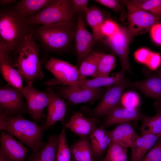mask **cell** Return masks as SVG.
Returning a JSON list of instances; mask_svg holds the SVG:
<instances>
[{"mask_svg":"<svg viewBox=\"0 0 161 161\" xmlns=\"http://www.w3.org/2000/svg\"><path fill=\"white\" fill-rule=\"evenodd\" d=\"M12 8L1 10L0 61L13 65L14 54L25 36L33 31Z\"/></svg>","mask_w":161,"mask_h":161,"instance_id":"obj_1","label":"cell"},{"mask_svg":"<svg viewBox=\"0 0 161 161\" xmlns=\"http://www.w3.org/2000/svg\"><path fill=\"white\" fill-rule=\"evenodd\" d=\"M35 39L32 31L18 46L14 56V67L27 84L32 85L36 80H42L44 76L39 58V45Z\"/></svg>","mask_w":161,"mask_h":161,"instance_id":"obj_2","label":"cell"},{"mask_svg":"<svg viewBox=\"0 0 161 161\" xmlns=\"http://www.w3.org/2000/svg\"><path fill=\"white\" fill-rule=\"evenodd\" d=\"M0 130L9 133L32 151L39 150L46 143L42 141L43 126L27 120L20 113L9 116L0 111Z\"/></svg>","mask_w":161,"mask_h":161,"instance_id":"obj_3","label":"cell"},{"mask_svg":"<svg viewBox=\"0 0 161 161\" xmlns=\"http://www.w3.org/2000/svg\"><path fill=\"white\" fill-rule=\"evenodd\" d=\"M77 22L75 21L55 24L40 25L33 32L44 50L49 52L66 51L74 39Z\"/></svg>","mask_w":161,"mask_h":161,"instance_id":"obj_4","label":"cell"},{"mask_svg":"<svg viewBox=\"0 0 161 161\" xmlns=\"http://www.w3.org/2000/svg\"><path fill=\"white\" fill-rule=\"evenodd\" d=\"M75 15L71 0H51L36 14L24 20L32 27L72 22L74 21Z\"/></svg>","mask_w":161,"mask_h":161,"instance_id":"obj_5","label":"cell"},{"mask_svg":"<svg viewBox=\"0 0 161 161\" xmlns=\"http://www.w3.org/2000/svg\"><path fill=\"white\" fill-rule=\"evenodd\" d=\"M45 67L54 77L42 82L43 85L49 87L69 85L86 79L81 75L76 66L57 58H50L45 63Z\"/></svg>","mask_w":161,"mask_h":161,"instance_id":"obj_6","label":"cell"},{"mask_svg":"<svg viewBox=\"0 0 161 161\" xmlns=\"http://www.w3.org/2000/svg\"><path fill=\"white\" fill-rule=\"evenodd\" d=\"M122 2L127 8L129 21L128 30L131 36L147 32L161 18L138 7L129 1Z\"/></svg>","mask_w":161,"mask_h":161,"instance_id":"obj_7","label":"cell"},{"mask_svg":"<svg viewBox=\"0 0 161 161\" xmlns=\"http://www.w3.org/2000/svg\"><path fill=\"white\" fill-rule=\"evenodd\" d=\"M55 92L61 98L74 104L92 103L101 98L105 93L102 88L90 89L75 84L58 87Z\"/></svg>","mask_w":161,"mask_h":161,"instance_id":"obj_8","label":"cell"},{"mask_svg":"<svg viewBox=\"0 0 161 161\" xmlns=\"http://www.w3.org/2000/svg\"><path fill=\"white\" fill-rule=\"evenodd\" d=\"M22 92L8 85L0 88V111L9 116L27 114Z\"/></svg>","mask_w":161,"mask_h":161,"instance_id":"obj_9","label":"cell"},{"mask_svg":"<svg viewBox=\"0 0 161 161\" xmlns=\"http://www.w3.org/2000/svg\"><path fill=\"white\" fill-rule=\"evenodd\" d=\"M129 83L128 81L125 80L120 83L107 86L99 104L89 112L90 117L97 119L106 115L120 104L122 93L125 89L129 87Z\"/></svg>","mask_w":161,"mask_h":161,"instance_id":"obj_10","label":"cell"},{"mask_svg":"<svg viewBox=\"0 0 161 161\" xmlns=\"http://www.w3.org/2000/svg\"><path fill=\"white\" fill-rule=\"evenodd\" d=\"M22 92L28 113L35 123L41 121L45 117L44 112L49 102L48 95L44 91L36 89L32 85L27 84Z\"/></svg>","mask_w":161,"mask_h":161,"instance_id":"obj_11","label":"cell"},{"mask_svg":"<svg viewBox=\"0 0 161 161\" xmlns=\"http://www.w3.org/2000/svg\"><path fill=\"white\" fill-rule=\"evenodd\" d=\"M0 141V155L7 161H25L32 151L5 131H1Z\"/></svg>","mask_w":161,"mask_h":161,"instance_id":"obj_12","label":"cell"},{"mask_svg":"<svg viewBox=\"0 0 161 161\" xmlns=\"http://www.w3.org/2000/svg\"><path fill=\"white\" fill-rule=\"evenodd\" d=\"M74 39L78 68L85 58L92 51L96 43L92 33L87 29L82 17L78 16Z\"/></svg>","mask_w":161,"mask_h":161,"instance_id":"obj_13","label":"cell"},{"mask_svg":"<svg viewBox=\"0 0 161 161\" xmlns=\"http://www.w3.org/2000/svg\"><path fill=\"white\" fill-rule=\"evenodd\" d=\"M131 36L128 30L120 27L119 32L110 37H106L105 42L119 57L123 71L130 70L129 61V45Z\"/></svg>","mask_w":161,"mask_h":161,"instance_id":"obj_14","label":"cell"},{"mask_svg":"<svg viewBox=\"0 0 161 161\" xmlns=\"http://www.w3.org/2000/svg\"><path fill=\"white\" fill-rule=\"evenodd\" d=\"M49 98L47 106V114L45 124L43 125L45 130L58 121H64L67 103L64 99L56 94L50 87L44 91Z\"/></svg>","mask_w":161,"mask_h":161,"instance_id":"obj_15","label":"cell"},{"mask_svg":"<svg viewBox=\"0 0 161 161\" xmlns=\"http://www.w3.org/2000/svg\"><path fill=\"white\" fill-rule=\"evenodd\" d=\"M144 115L139 107L134 109L126 108L120 104L114 108L107 115L103 126L104 128L132 120H142Z\"/></svg>","mask_w":161,"mask_h":161,"instance_id":"obj_16","label":"cell"},{"mask_svg":"<svg viewBox=\"0 0 161 161\" xmlns=\"http://www.w3.org/2000/svg\"><path fill=\"white\" fill-rule=\"evenodd\" d=\"M92 152V161H100L112 141L109 131L101 126L97 127L89 136Z\"/></svg>","mask_w":161,"mask_h":161,"instance_id":"obj_17","label":"cell"},{"mask_svg":"<svg viewBox=\"0 0 161 161\" xmlns=\"http://www.w3.org/2000/svg\"><path fill=\"white\" fill-rule=\"evenodd\" d=\"M97 119L84 117L81 113L77 112L66 123V126L80 138L89 136L97 127Z\"/></svg>","mask_w":161,"mask_h":161,"instance_id":"obj_18","label":"cell"},{"mask_svg":"<svg viewBox=\"0 0 161 161\" xmlns=\"http://www.w3.org/2000/svg\"><path fill=\"white\" fill-rule=\"evenodd\" d=\"M109 132L112 141L131 148L140 137L129 122L119 124Z\"/></svg>","mask_w":161,"mask_h":161,"instance_id":"obj_19","label":"cell"},{"mask_svg":"<svg viewBox=\"0 0 161 161\" xmlns=\"http://www.w3.org/2000/svg\"><path fill=\"white\" fill-rule=\"evenodd\" d=\"M58 144V135H49L48 142L43 148L37 151H31L28 154L26 161H56Z\"/></svg>","mask_w":161,"mask_h":161,"instance_id":"obj_20","label":"cell"},{"mask_svg":"<svg viewBox=\"0 0 161 161\" xmlns=\"http://www.w3.org/2000/svg\"><path fill=\"white\" fill-rule=\"evenodd\" d=\"M129 86L139 90L147 97L156 99V102L161 101V77L159 75L130 83Z\"/></svg>","mask_w":161,"mask_h":161,"instance_id":"obj_21","label":"cell"},{"mask_svg":"<svg viewBox=\"0 0 161 161\" xmlns=\"http://www.w3.org/2000/svg\"><path fill=\"white\" fill-rule=\"evenodd\" d=\"M161 137V135L152 134L140 136L131 148V161H141Z\"/></svg>","mask_w":161,"mask_h":161,"instance_id":"obj_22","label":"cell"},{"mask_svg":"<svg viewBox=\"0 0 161 161\" xmlns=\"http://www.w3.org/2000/svg\"><path fill=\"white\" fill-rule=\"evenodd\" d=\"M51 0H22L12 7L17 15L24 19L38 12L50 2Z\"/></svg>","mask_w":161,"mask_h":161,"instance_id":"obj_23","label":"cell"},{"mask_svg":"<svg viewBox=\"0 0 161 161\" xmlns=\"http://www.w3.org/2000/svg\"><path fill=\"white\" fill-rule=\"evenodd\" d=\"M124 77L125 72L122 71L110 77H97L92 79H85L72 84L87 88L97 89L120 83L125 80Z\"/></svg>","mask_w":161,"mask_h":161,"instance_id":"obj_24","label":"cell"},{"mask_svg":"<svg viewBox=\"0 0 161 161\" xmlns=\"http://www.w3.org/2000/svg\"><path fill=\"white\" fill-rule=\"evenodd\" d=\"M70 161H92V152L89 136L80 138L70 147Z\"/></svg>","mask_w":161,"mask_h":161,"instance_id":"obj_25","label":"cell"},{"mask_svg":"<svg viewBox=\"0 0 161 161\" xmlns=\"http://www.w3.org/2000/svg\"><path fill=\"white\" fill-rule=\"evenodd\" d=\"M85 18L88 24L91 27L92 34L97 43L103 38L100 32V28L106 18L103 12L99 7L91 6L88 7Z\"/></svg>","mask_w":161,"mask_h":161,"instance_id":"obj_26","label":"cell"},{"mask_svg":"<svg viewBox=\"0 0 161 161\" xmlns=\"http://www.w3.org/2000/svg\"><path fill=\"white\" fill-rule=\"evenodd\" d=\"M1 73L8 84L22 91L24 87L23 79L18 71L8 63L0 62Z\"/></svg>","mask_w":161,"mask_h":161,"instance_id":"obj_27","label":"cell"},{"mask_svg":"<svg viewBox=\"0 0 161 161\" xmlns=\"http://www.w3.org/2000/svg\"><path fill=\"white\" fill-rule=\"evenodd\" d=\"M157 112L152 117L144 116L140 130L142 135L152 134L161 135V104L155 106Z\"/></svg>","mask_w":161,"mask_h":161,"instance_id":"obj_28","label":"cell"},{"mask_svg":"<svg viewBox=\"0 0 161 161\" xmlns=\"http://www.w3.org/2000/svg\"><path fill=\"white\" fill-rule=\"evenodd\" d=\"M99 52L91 51L84 59L78 68L81 75L96 77Z\"/></svg>","mask_w":161,"mask_h":161,"instance_id":"obj_29","label":"cell"},{"mask_svg":"<svg viewBox=\"0 0 161 161\" xmlns=\"http://www.w3.org/2000/svg\"><path fill=\"white\" fill-rule=\"evenodd\" d=\"M116 63V58L114 54L99 52L96 78L109 77L110 72L114 68Z\"/></svg>","mask_w":161,"mask_h":161,"instance_id":"obj_30","label":"cell"},{"mask_svg":"<svg viewBox=\"0 0 161 161\" xmlns=\"http://www.w3.org/2000/svg\"><path fill=\"white\" fill-rule=\"evenodd\" d=\"M63 126L58 136V144L56 156V161H70L71 157V150L68 146L66 138V123H62Z\"/></svg>","mask_w":161,"mask_h":161,"instance_id":"obj_31","label":"cell"},{"mask_svg":"<svg viewBox=\"0 0 161 161\" xmlns=\"http://www.w3.org/2000/svg\"><path fill=\"white\" fill-rule=\"evenodd\" d=\"M127 148L119 143L112 141L105 156L100 161H127Z\"/></svg>","mask_w":161,"mask_h":161,"instance_id":"obj_32","label":"cell"},{"mask_svg":"<svg viewBox=\"0 0 161 161\" xmlns=\"http://www.w3.org/2000/svg\"><path fill=\"white\" fill-rule=\"evenodd\" d=\"M138 7L155 16L161 17V0H129Z\"/></svg>","mask_w":161,"mask_h":161,"instance_id":"obj_33","label":"cell"},{"mask_svg":"<svg viewBox=\"0 0 161 161\" xmlns=\"http://www.w3.org/2000/svg\"><path fill=\"white\" fill-rule=\"evenodd\" d=\"M140 100L138 95L133 91L127 92L122 95L120 99L121 105L126 108L134 109L139 107Z\"/></svg>","mask_w":161,"mask_h":161,"instance_id":"obj_34","label":"cell"},{"mask_svg":"<svg viewBox=\"0 0 161 161\" xmlns=\"http://www.w3.org/2000/svg\"><path fill=\"white\" fill-rule=\"evenodd\" d=\"M120 26L112 20L108 18L103 22L100 28L103 38L112 37L119 31Z\"/></svg>","mask_w":161,"mask_h":161,"instance_id":"obj_35","label":"cell"},{"mask_svg":"<svg viewBox=\"0 0 161 161\" xmlns=\"http://www.w3.org/2000/svg\"><path fill=\"white\" fill-rule=\"evenodd\" d=\"M141 161H161V137Z\"/></svg>","mask_w":161,"mask_h":161,"instance_id":"obj_36","label":"cell"},{"mask_svg":"<svg viewBox=\"0 0 161 161\" xmlns=\"http://www.w3.org/2000/svg\"><path fill=\"white\" fill-rule=\"evenodd\" d=\"M71 2L73 12L78 16L86 17L87 10L88 8L89 0H71Z\"/></svg>","mask_w":161,"mask_h":161,"instance_id":"obj_37","label":"cell"},{"mask_svg":"<svg viewBox=\"0 0 161 161\" xmlns=\"http://www.w3.org/2000/svg\"><path fill=\"white\" fill-rule=\"evenodd\" d=\"M151 52L145 48H140L134 52V58L138 62L146 65Z\"/></svg>","mask_w":161,"mask_h":161,"instance_id":"obj_38","label":"cell"},{"mask_svg":"<svg viewBox=\"0 0 161 161\" xmlns=\"http://www.w3.org/2000/svg\"><path fill=\"white\" fill-rule=\"evenodd\" d=\"M161 65V57L157 53L151 52L149 58L145 65L152 70L156 69Z\"/></svg>","mask_w":161,"mask_h":161,"instance_id":"obj_39","label":"cell"},{"mask_svg":"<svg viewBox=\"0 0 161 161\" xmlns=\"http://www.w3.org/2000/svg\"><path fill=\"white\" fill-rule=\"evenodd\" d=\"M150 34L153 41L161 45V23H157L153 25L150 29Z\"/></svg>","mask_w":161,"mask_h":161,"instance_id":"obj_40","label":"cell"},{"mask_svg":"<svg viewBox=\"0 0 161 161\" xmlns=\"http://www.w3.org/2000/svg\"><path fill=\"white\" fill-rule=\"evenodd\" d=\"M98 4L112 9L116 12H119L121 8L120 1L117 0H95Z\"/></svg>","mask_w":161,"mask_h":161,"instance_id":"obj_41","label":"cell"},{"mask_svg":"<svg viewBox=\"0 0 161 161\" xmlns=\"http://www.w3.org/2000/svg\"><path fill=\"white\" fill-rule=\"evenodd\" d=\"M16 0H0L1 5H7L13 4Z\"/></svg>","mask_w":161,"mask_h":161,"instance_id":"obj_42","label":"cell"},{"mask_svg":"<svg viewBox=\"0 0 161 161\" xmlns=\"http://www.w3.org/2000/svg\"><path fill=\"white\" fill-rule=\"evenodd\" d=\"M0 161H7L5 160L3 157L0 155Z\"/></svg>","mask_w":161,"mask_h":161,"instance_id":"obj_43","label":"cell"},{"mask_svg":"<svg viewBox=\"0 0 161 161\" xmlns=\"http://www.w3.org/2000/svg\"><path fill=\"white\" fill-rule=\"evenodd\" d=\"M158 74L161 77V69L159 71Z\"/></svg>","mask_w":161,"mask_h":161,"instance_id":"obj_44","label":"cell"}]
</instances>
